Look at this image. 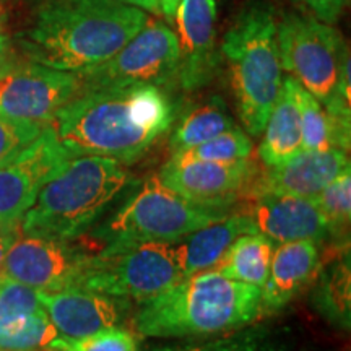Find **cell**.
Masks as SVG:
<instances>
[{"mask_svg":"<svg viewBox=\"0 0 351 351\" xmlns=\"http://www.w3.org/2000/svg\"><path fill=\"white\" fill-rule=\"evenodd\" d=\"M174 117L161 86L132 85L82 91L51 125L70 156L112 158L127 166L168 134Z\"/></svg>","mask_w":351,"mask_h":351,"instance_id":"6da1fadb","label":"cell"},{"mask_svg":"<svg viewBox=\"0 0 351 351\" xmlns=\"http://www.w3.org/2000/svg\"><path fill=\"white\" fill-rule=\"evenodd\" d=\"M147 20V12L122 0H49L20 46L34 64L78 73L111 59Z\"/></svg>","mask_w":351,"mask_h":351,"instance_id":"7a4b0ae2","label":"cell"},{"mask_svg":"<svg viewBox=\"0 0 351 351\" xmlns=\"http://www.w3.org/2000/svg\"><path fill=\"white\" fill-rule=\"evenodd\" d=\"M134 327L148 339H195L257 322L261 288L204 270L140 302Z\"/></svg>","mask_w":351,"mask_h":351,"instance_id":"3957f363","label":"cell"},{"mask_svg":"<svg viewBox=\"0 0 351 351\" xmlns=\"http://www.w3.org/2000/svg\"><path fill=\"white\" fill-rule=\"evenodd\" d=\"M130 181L125 166L112 158H70L21 217V234L75 241L98 221Z\"/></svg>","mask_w":351,"mask_h":351,"instance_id":"277c9868","label":"cell"},{"mask_svg":"<svg viewBox=\"0 0 351 351\" xmlns=\"http://www.w3.org/2000/svg\"><path fill=\"white\" fill-rule=\"evenodd\" d=\"M236 109L245 132L262 135L283 86L276 20L263 5L241 13L221 43Z\"/></svg>","mask_w":351,"mask_h":351,"instance_id":"5b68a950","label":"cell"},{"mask_svg":"<svg viewBox=\"0 0 351 351\" xmlns=\"http://www.w3.org/2000/svg\"><path fill=\"white\" fill-rule=\"evenodd\" d=\"M228 205L204 204L186 199L150 178L125 204L104 221L93 238L104 247L138 243H176L230 213Z\"/></svg>","mask_w":351,"mask_h":351,"instance_id":"8992f818","label":"cell"},{"mask_svg":"<svg viewBox=\"0 0 351 351\" xmlns=\"http://www.w3.org/2000/svg\"><path fill=\"white\" fill-rule=\"evenodd\" d=\"M182 278L174 243H138L90 256L78 288L143 302Z\"/></svg>","mask_w":351,"mask_h":351,"instance_id":"52a82bcc","label":"cell"},{"mask_svg":"<svg viewBox=\"0 0 351 351\" xmlns=\"http://www.w3.org/2000/svg\"><path fill=\"white\" fill-rule=\"evenodd\" d=\"M276 43L282 69L326 106L348 54L341 34L315 16L293 13L276 23Z\"/></svg>","mask_w":351,"mask_h":351,"instance_id":"ba28073f","label":"cell"},{"mask_svg":"<svg viewBox=\"0 0 351 351\" xmlns=\"http://www.w3.org/2000/svg\"><path fill=\"white\" fill-rule=\"evenodd\" d=\"M179 47L174 29L148 16L143 28L106 62L78 72L83 91L132 85L163 86L176 80Z\"/></svg>","mask_w":351,"mask_h":351,"instance_id":"9c48e42d","label":"cell"},{"mask_svg":"<svg viewBox=\"0 0 351 351\" xmlns=\"http://www.w3.org/2000/svg\"><path fill=\"white\" fill-rule=\"evenodd\" d=\"M82 91V78L75 72L34 62L13 65L0 78V114L47 125Z\"/></svg>","mask_w":351,"mask_h":351,"instance_id":"30bf717a","label":"cell"},{"mask_svg":"<svg viewBox=\"0 0 351 351\" xmlns=\"http://www.w3.org/2000/svg\"><path fill=\"white\" fill-rule=\"evenodd\" d=\"M90 254L73 241L20 234L8 249L0 278L15 280L38 291L78 288Z\"/></svg>","mask_w":351,"mask_h":351,"instance_id":"8fae6325","label":"cell"},{"mask_svg":"<svg viewBox=\"0 0 351 351\" xmlns=\"http://www.w3.org/2000/svg\"><path fill=\"white\" fill-rule=\"evenodd\" d=\"M52 125L25 148L15 160L0 168V221H19L36 200L39 191L70 160Z\"/></svg>","mask_w":351,"mask_h":351,"instance_id":"7c38bea8","label":"cell"},{"mask_svg":"<svg viewBox=\"0 0 351 351\" xmlns=\"http://www.w3.org/2000/svg\"><path fill=\"white\" fill-rule=\"evenodd\" d=\"M257 171L251 158L219 163L171 156L156 178L186 199L231 207L232 202L245 195Z\"/></svg>","mask_w":351,"mask_h":351,"instance_id":"4fadbf2b","label":"cell"},{"mask_svg":"<svg viewBox=\"0 0 351 351\" xmlns=\"http://www.w3.org/2000/svg\"><path fill=\"white\" fill-rule=\"evenodd\" d=\"M179 47L176 80L186 91L208 85L218 67L217 2L181 0L173 16Z\"/></svg>","mask_w":351,"mask_h":351,"instance_id":"5bb4252c","label":"cell"},{"mask_svg":"<svg viewBox=\"0 0 351 351\" xmlns=\"http://www.w3.org/2000/svg\"><path fill=\"white\" fill-rule=\"evenodd\" d=\"M350 168L348 152L337 150H301L285 163L257 171L245 191V199L261 195H293L315 199L320 192Z\"/></svg>","mask_w":351,"mask_h":351,"instance_id":"9a60e30c","label":"cell"},{"mask_svg":"<svg viewBox=\"0 0 351 351\" xmlns=\"http://www.w3.org/2000/svg\"><path fill=\"white\" fill-rule=\"evenodd\" d=\"M243 210L257 232L275 244L291 241L322 243L330 238L328 225L314 199L293 195H261Z\"/></svg>","mask_w":351,"mask_h":351,"instance_id":"2e32d148","label":"cell"},{"mask_svg":"<svg viewBox=\"0 0 351 351\" xmlns=\"http://www.w3.org/2000/svg\"><path fill=\"white\" fill-rule=\"evenodd\" d=\"M41 306L57 332L65 337H83L119 326L124 317L122 298H112L82 288L64 291H38Z\"/></svg>","mask_w":351,"mask_h":351,"instance_id":"e0dca14e","label":"cell"},{"mask_svg":"<svg viewBox=\"0 0 351 351\" xmlns=\"http://www.w3.org/2000/svg\"><path fill=\"white\" fill-rule=\"evenodd\" d=\"M320 251L315 241L278 244L271 257L267 282L261 288L262 313L287 307L319 274Z\"/></svg>","mask_w":351,"mask_h":351,"instance_id":"ac0fdd59","label":"cell"},{"mask_svg":"<svg viewBox=\"0 0 351 351\" xmlns=\"http://www.w3.org/2000/svg\"><path fill=\"white\" fill-rule=\"evenodd\" d=\"M257 232L247 215L234 213L174 243L182 276L210 270L239 236Z\"/></svg>","mask_w":351,"mask_h":351,"instance_id":"d6986e66","label":"cell"},{"mask_svg":"<svg viewBox=\"0 0 351 351\" xmlns=\"http://www.w3.org/2000/svg\"><path fill=\"white\" fill-rule=\"evenodd\" d=\"M289 333L267 324H249L218 335L195 337L178 343L148 346L143 351H291Z\"/></svg>","mask_w":351,"mask_h":351,"instance_id":"ffe728a7","label":"cell"},{"mask_svg":"<svg viewBox=\"0 0 351 351\" xmlns=\"http://www.w3.org/2000/svg\"><path fill=\"white\" fill-rule=\"evenodd\" d=\"M262 135L258 156L265 168L285 163L302 150L300 112L288 77L283 78L282 91L263 127Z\"/></svg>","mask_w":351,"mask_h":351,"instance_id":"44dd1931","label":"cell"},{"mask_svg":"<svg viewBox=\"0 0 351 351\" xmlns=\"http://www.w3.org/2000/svg\"><path fill=\"white\" fill-rule=\"evenodd\" d=\"M276 244L261 232L239 236L210 270L226 278L262 288L270 271Z\"/></svg>","mask_w":351,"mask_h":351,"instance_id":"7402d4cb","label":"cell"},{"mask_svg":"<svg viewBox=\"0 0 351 351\" xmlns=\"http://www.w3.org/2000/svg\"><path fill=\"white\" fill-rule=\"evenodd\" d=\"M315 276H317V282L313 291L314 309L330 326L340 330H350L351 265L348 249Z\"/></svg>","mask_w":351,"mask_h":351,"instance_id":"603a6c76","label":"cell"},{"mask_svg":"<svg viewBox=\"0 0 351 351\" xmlns=\"http://www.w3.org/2000/svg\"><path fill=\"white\" fill-rule=\"evenodd\" d=\"M293 95H295L298 112H300L302 150H350L351 135H346L337 127L327 109L309 91L304 90L295 78L289 77Z\"/></svg>","mask_w":351,"mask_h":351,"instance_id":"cb8c5ba5","label":"cell"},{"mask_svg":"<svg viewBox=\"0 0 351 351\" xmlns=\"http://www.w3.org/2000/svg\"><path fill=\"white\" fill-rule=\"evenodd\" d=\"M234 125V121L226 111L225 101L215 96L207 103L184 114L182 119L178 122L173 134H171V153L176 155V153L186 152L189 148L208 142V140Z\"/></svg>","mask_w":351,"mask_h":351,"instance_id":"d4e9b609","label":"cell"},{"mask_svg":"<svg viewBox=\"0 0 351 351\" xmlns=\"http://www.w3.org/2000/svg\"><path fill=\"white\" fill-rule=\"evenodd\" d=\"M59 335L46 311L0 326V351H44Z\"/></svg>","mask_w":351,"mask_h":351,"instance_id":"484cf974","label":"cell"},{"mask_svg":"<svg viewBox=\"0 0 351 351\" xmlns=\"http://www.w3.org/2000/svg\"><path fill=\"white\" fill-rule=\"evenodd\" d=\"M314 200L326 218L330 238L345 241L351 218V169L341 171Z\"/></svg>","mask_w":351,"mask_h":351,"instance_id":"4316f807","label":"cell"},{"mask_svg":"<svg viewBox=\"0 0 351 351\" xmlns=\"http://www.w3.org/2000/svg\"><path fill=\"white\" fill-rule=\"evenodd\" d=\"M252 140L247 132L234 125L221 134L213 137L208 142L189 148L186 152L176 153L173 156L186 158V160L202 161H219V163H231V161L247 160L252 155Z\"/></svg>","mask_w":351,"mask_h":351,"instance_id":"83f0119b","label":"cell"},{"mask_svg":"<svg viewBox=\"0 0 351 351\" xmlns=\"http://www.w3.org/2000/svg\"><path fill=\"white\" fill-rule=\"evenodd\" d=\"M44 351H140V348L134 333L116 326L83 337L59 333Z\"/></svg>","mask_w":351,"mask_h":351,"instance_id":"f1b7e54d","label":"cell"},{"mask_svg":"<svg viewBox=\"0 0 351 351\" xmlns=\"http://www.w3.org/2000/svg\"><path fill=\"white\" fill-rule=\"evenodd\" d=\"M43 309L38 289L15 280L0 278V326Z\"/></svg>","mask_w":351,"mask_h":351,"instance_id":"f546056e","label":"cell"},{"mask_svg":"<svg viewBox=\"0 0 351 351\" xmlns=\"http://www.w3.org/2000/svg\"><path fill=\"white\" fill-rule=\"evenodd\" d=\"M44 129V124L12 119L0 114V168L15 160L43 134Z\"/></svg>","mask_w":351,"mask_h":351,"instance_id":"4dcf8cb0","label":"cell"},{"mask_svg":"<svg viewBox=\"0 0 351 351\" xmlns=\"http://www.w3.org/2000/svg\"><path fill=\"white\" fill-rule=\"evenodd\" d=\"M302 5H306L314 13L315 19L324 21V23L333 25L340 19L341 12L348 0H295Z\"/></svg>","mask_w":351,"mask_h":351,"instance_id":"1f68e13d","label":"cell"},{"mask_svg":"<svg viewBox=\"0 0 351 351\" xmlns=\"http://www.w3.org/2000/svg\"><path fill=\"white\" fill-rule=\"evenodd\" d=\"M20 234V219L19 221L5 223V225L0 226V267H2V262L7 256L8 249L12 247V244L15 243Z\"/></svg>","mask_w":351,"mask_h":351,"instance_id":"d6a6232c","label":"cell"},{"mask_svg":"<svg viewBox=\"0 0 351 351\" xmlns=\"http://www.w3.org/2000/svg\"><path fill=\"white\" fill-rule=\"evenodd\" d=\"M122 2L153 15H161V0H122Z\"/></svg>","mask_w":351,"mask_h":351,"instance_id":"836d02e7","label":"cell"},{"mask_svg":"<svg viewBox=\"0 0 351 351\" xmlns=\"http://www.w3.org/2000/svg\"><path fill=\"white\" fill-rule=\"evenodd\" d=\"M179 3H181V0H161V13H163L165 16H168L169 20H173Z\"/></svg>","mask_w":351,"mask_h":351,"instance_id":"e575fe53","label":"cell"},{"mask_svg":"<svg viewBox=\"0 0 351 351\" xmlns=\"http://www.w3.org/2000/svg\"><path fill=\"white\" fill-rule=\"evenodd\" d=\"M8 46H10V39L0 29V57H7Z\"/></svg>","mask_w":351,"mask_h":351,"instance_id":"d590c367","label":"cell"},{"mask_svg":"<svg viewBox=\"0 0 351 351\" xmlns=\"http://www.w3.org/2000/svg\"><path fill=\"white\" fill-rule=\"evenodd\" d=\"M12 60H8V57H0V78H2L5 73L13 67Z\"/></svg>","mask_w":351,"mask_h":351,"instance_id":"8d00e7d4","label":"cell"},{"mask_svg":"<svg viewBox=\"0 0 351 351\" xmlns=\"http://www.w3.org/2000/svg\"><path fill=\"white\" fill-rule=\"evenodd\" d=\"M0 15H2V7H0Z\"/></svg>","mask_w":351,"mask_h":351,"instance_id":"74e56055","label":"cell"},{"mask_svg":"<svg viewBox=\"0 0 351 351\" xmlns=\"http://www.w3.org/2000/svg\"><path fill=\"white\" fill-rule=\"evenodd\" d=\"M2 225H5V223H2V221H0V226H2Z\"/></svg>","mask_w":351,"mask_h":351,"instance_id":"f35d334b","label":"cell"}]
</instances>
